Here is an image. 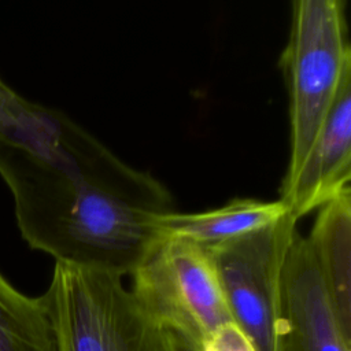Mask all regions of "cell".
I'll return each mask as SVG.
<instances>
[{
    "instance_id": "6da1fadb",
    "label": "cell",
    "mask_w": 351,
    "mask_h": 351,
    "mask_svg": "<svg viewBox=\"0 0 351 351\" xmlns=\"http://www.w3.org/2000/svg\"><path fill=\"white\" fill-rule=\"evenodd\" d=\"M0 176L33 250L119 277L132 274L163 240L158 218L174 211L169 189L152 174L1 80Z\"/></svg>"
},
{
    "instance_id": "7a4b0ae2",
    "label": "cell",
    "mask_w": 351,
    "mask_h": 351,
    "mask_svg": "<svg viewBox=\"0 0 351 351\" xmlns=\"http://www.w3.org/2000/svg\"><path fill=\"white\" fill-rule=\"evenodd\" d=\"M289 96V162L295 176L317 136L340 80L351 67L346 0H293L292 29L280 58Z\"/></svg>"
},
{
    "instance_id": "3957f363",
    "label": "cell",
    "mask_w": 351,
    "mask_h": 351,
    "mask_svg": "<svg viewBox=\"0 0 351 351\" xmlns=\"http://www.w3.org/2000/svg\"><path fill=\"white\" fill-rule=\"evenodd\" d=\"M121 278L56 262L41 295L56 351H166L162 329Z\"/></svg>"
},
{
    "instance_id": "277c9868",
    "label": "cell",
    "mask_w": 351,
    "mask_h": 351,
    "mask_svg": "<svg viewBox=\"0 0 351 351\" xmlns=\"http://www.w3.org/2000/svg\"><path fill=\"white\" fill-rule=\"evenodd\" d=\"M130 289L160 329L203 347L233 322L207 250L181 237L163 239L132 271Z\"/></svg>"
},
{
    "instance_id": "5b68a950",
    "label": "cell",
    "mask_w": 351,
    "mask_h": 351,
    "mask_svg": "<svg viewBox=\"0 0 351 351\" xmlns=\"http://www.w3.org/2000/svg\"><path fill=\"white\" fill-rule=\"evenodd\" d=\"M296 223L287 211L265 228L204 247L232 321L255 351H277L282 269Z\"/></svg>"
},
{
    "instance_id": "8992f818",
    "label": "cell",
    "mask_w": 351,
    "mask_h": 351,
    "mask_svg": "<svg viewBox=\"0 0 351 351\" xmlns=\"http://www.w3.org/2000/svg\"><path fill=\"white\" fill-rule=\"evenodd\" d=\"M277 351H351V336L332 307L307 237L298 230L282 269Z\"/></svg>"
},
{
    "instance_id": "52a82bcc",
    "label": "cell",
    "mask_w": 351,
    "mask_h": 351,
    "mask_svg": "<svg viewBox=\"0 0 351 351\" xmlns=\"http://www.w3.org/2000/svg\"><path fill=\"white\" fill-rule=\"evenodd\" d=\"M351 67L340 80L324 122L298 171L282 180L280 200L299 221L350 186Z\"/></svg>"
},
{
    "instance_id": "ba28073f",
    "label": "cell",
    "mask_w": 351,
    "mask_h": 351,
    "mask_svg": "<svg viewBox=\"0 0 351 351\" xmlns=\"http://www.w3.org/2000/svg\"><path fill=\"white\" fill-rule=\"evenodd\" d=\"M318 210L307 241L339 322L351 336V188Z\"/></svg>"
},
{
    "instance_id": "9c48e42d",
    "label": "cell",
    "mask_w": 351,
    "mask_h": 351,
    "mask_svg": "<svg viewBox=\"0 0 351 351\" xmlns=\"http://www.w3.org/2000/svg\"><path fill=\"white\" fill-rule=\"evenodd\" d=\"M288 211L281 200L263 202L237 197L225 206L204 213L170 211L158 218L162 239L181 237L203 247L215 245L255 232L277 221Z\"/></svg>"
},
{
    "instance_id": "30bf717a",
    "label": "cell",
    "mask_w": 351,
    "mask_h": 351,
    "mask_svg": "<svg viewBox=\"0 0 351 351\" xmlns=\"http://www.w3.org/2000/svg\"><path fill=\"white\" fill-rule=\"evenodd\" d=\"M0 351H56L43 296L30 298L0 271Z\"/></svg>"
},
{
    "instance_id": "8fae6325",
    "label": "cell",
    "mask_w": 351,
    "mask_h": 351,
    "mask_svg": "<svg viewBox=\"0 0 351 351\" xmlns=\"http://www.w3.org/2000/svg\"><path fill=\"white\" fill-rule=\"evenodd\" d=\"M204 351H255L245 335L233 324L219 328L206 343Z\"/></svg>"
},
{
    "instance_id": "7c38bea8",
    "label": "cell",
    "mask_w": 351,
    "mask_h": 351,
    "mask_svg": "<svg viewBox=\"0 0 351 351\" xmlns=\"http://www.w3.org/2000/svg\"><path fill=\"white\" fill-rule=\"evenodd\" d=\"M162 335L166 351H204L203 347L197 346L196 343L188 340L186 337L174 330L162 329Z\"/></svg>"
}]
</instances>
